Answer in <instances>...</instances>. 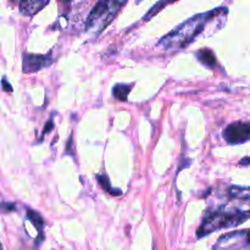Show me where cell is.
<instances>
[{"label": "cell", "instance_id": "1", "mask_svg": "<svg viewBox=\"0 0 250 250\" xmlns=\"http://www.w3.org/2000/svg\"><path fill=\"white\" fill-rule=\"evenodd\" d=\"M227 14L229 9L222 6L209 12L195 15L163 37L159 45L166 50H182L193 43L197 37L205 33L207 29L217 31L221 28L226 22Z\"/></svg>", "mask_w": 250, "mask_h": 250}, {"label": "cell", "instance_id": "2", "mask_svg": "<svg viewBox=\"0 0 250 250\" xmlns=\"http://www.w3.org/2000/svg\"><path fill=\"white\" fill-rule=\"evenodd\" d=\"M248 219H250V211H214L205 216L198 229L197 234L199 238H202L219 229L238 226Z\"/></svg>", "mask_w": 250, "mask_h": 250}, {"label": "cell", "instance_id": "3", "mask_svg": "<svg viewBox=\"0 0 250 250\" xmlns=\"http://www.w3.org/2000/svg\"><path fill=\"white\" fill-rule=\"evenodd\" d=\"M126 1H98L90 10L85 21V29L99 34L111 23Z\"/></svg>", "mask_w": 250, "mask_h": 250}, {"label": "cell", "instance_id": "4", "mask_svg": "<svg viewBox=\"0 0 250 250\" xmlns=\"http://www.w3.org/2000/svg\"><path fill=\"white\" fill-rule=\"evenodd\" d=\"M224 138L229 144H242L250 141L249 122H233L224 131Z\"/></svg>", "mask_w": 250, "mask_h": 250}, {"label": "cell", "instance_id": "5", "mask_svg": "<svg viewBox=\"0 0 250 250\" xmlns=\"http://www.w3.org/2000/svg\"><path fill=\"white\" fill-rule=\"evenodd\" d=\"M54 62V59L50 55H39V54H23L22 60V70L24 73L37 72V71L45 68Z\"/></svg>", "mask_w": 250, "mask_h": 250}, {"label": "cell", "instance_id": "6", "mask_svg": "<svg viewBox=\"0 0 250 250\" xmlns=\"http://www.w3.org/2000/svg\"><path fill=\"white\" fill-rule=\"evenodd\" d=\"M48 1H41V0H27V1L20 2V12L24 16H33L39 10L43 9Z\"/></svg>", "mask_w": 250, "mask_h": 250}, {"label": "cell", "instance_id": "7", "mask_svg": "<svg viewBox=\"0 0 250 250\" xmlns=\"http://www.w3.org/2000/svg\"><path fill=\"white\" fill-rule=\"evenodd\" d=\"M195 55H197L198 60L208 67H215V65H216V59H215L214 53L210 49H200Z\"/></svg>", "mask_w": 250, "mask_h": 250}, {"label": "cell", "instance_id": "8", "mask_svg": "<svg viewBox=\"0 0 250 250\" xmlns=\"http://www.w3.org/2000/svg\"><path fill=\"white\" fill-rule=\"evenodd\" d=\"M129 92H131V85L127 84H116L112 88V94H114V97L116 99L121 100V102L127 100Z\"/></svg>", "mask_w": 250, "mask_h": 250}, {"label": "cell", "instance_id": "9", "mask_svg": "<svg viewBox=\"0 0 250 250\" xmlns=\"http://www.w3.org/2000/svg\"><path fill=\"white\" fill-rule=\"evenodd\" d=\"M27 217H28L29 221L36 226L37 229L42 232V229H43V225H44V220L43 217L41 216V214L36 212L34 210H27Z\"/></svg>", "mask_w": 250, "mask_h": 250}, {"label": "cell", "instance_id": "10", "mask_svg": "<svg viewBox=\"0 0 250 250\" xmlns=\"http://www.w3.org/2000/svg\"><path fill=\"white\" fill-rule=\"evenodd\" d=\"M97 180H98V182L100 183V186H102L105 190H107L109 193H111V194H115V195L121 194V190L120 189H112L111 185H110V180L106 177V176L99 175V176H97Z\"/></svg>", "mask_w": 250, "mask_h": 250}, {"label": "cell", "instance_id": "11", "mask_svg": "<svg viewBox=\"0 0 250 250\" xmlns=\"http://www.w3.org/2000/svg\"><path fill=\"white\" fill-rule=\"evenodd\" d=\"M165 5H167V2H165V1H160V2H158V4H155L154 5L153 7H151L150 9V11H149V14L148 15H146V16H144V21H148V19H150L151 16H153L154 14H155V12H158L159 11V9H160V7H163V6H165Z\"/></svg>", "mask_w": 250, "mask_h": 250}, {"label": "cell", "instance_id": "12", "mask_svg": "<svg viewBox=\"0 0 250 250\" xmlns=\"http://www.w3.org/2000/svg\"><path fill=\"white\" fill-rule=\"evenodd\" d=\"M53 127H54V121H53V119H50L48 122H46L45 128H44V131H43V136L45 133H48V132H50L51 129H53Z\"/></svg>", "mask_w": 250, "mask_h": 250}, {"label": "cell", "instance_id": "13", "mask_svg": "<svg viewBox=\"0 0 250 250\" xmlns=\"http://www.w3.org/2000/svg\"><path fill=\"white\" fill-rule=\"evenodd\" d=\"M2 87H4V89L6 90V92H12L11 84H9V83L6 82V80H5V77L2 78Z\"/></svg>", "mask_w": 250, "mask_h": 250}, {"label": "cell", "instance_id": "14", "mask_svg": "<svg viewBox=\"0 0 250 250\" xmlns=\"http://www.w3.org/2000/svg\"><path fill=\"white\" fill-rule=\"evenodd\" d=\"M249 164H250V158H246V159H243V160H242L241 163H239V165L247 166V165H249Z\"/></svg>", "mask_w": 250, "mask_h": 250}, {"label": "cell", "instance_id": "15", "mask_svg": "<svg viewBox=\"0 0 250 250\" xmlns=\"http://www.w3.org/2000/svg\"><path fill=\"white\" fill-rule=\"evenodd\" d=\"M247 244H250V229H247Z\"/></svg>", "mask_w": 250, "mask_h": 250}]
</instances>
